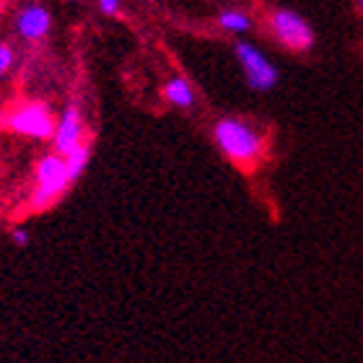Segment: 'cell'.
Masks as SVG:
<instances>
[{"instance_id": "277c9868", "label": "cell", "mask_w": 363, "mask_h": 363, "mask_svg": "<svg viewBox=\"0 0 363 363\" xmlns=\"http://www.w3.org/2000/svg\"><path fill=\"white\" fill-rule=\"evenodd\" d=\"M236 57L242 62V68H244V73H247V81H250L252 89L267 91L270 86H275L278 73H275L270 60L259 52L257 47L247 45V42H239V45H236Z\"/></svg>"}, {"instance_id": "3957f363", "label": "cell", "mask_w": 363, "mask_h": 363, "mask_svg": "<svg viewBox=\"0 0 363 363\" xmlns=\"http://www.w3.org/2000/svg\"><path fill=\"white\" fill-rule=\"evenodd\" d=\"M272 31L291 50H309L314 45V31L294 11H275L272 13Z\"/></svg>"}, {"instance_id": "7a4b0ae2", "label": "cell", "mask_w": 363, "mask_h": 363, "mask_svg": "<svg viewBox=\"0 0 363 363\" xmlns=\"http://www.w3.org/2000/svg\"><path fill=\"white\" fill-rule=\"evenodd\" d=\"M68 167H65V156H45L39 161L37 169V192L31 197V208L34 211H45L65 192V187L70 184Z\"/></svg>"}, {"instance_id": "ba28073f", "label": "cell", "mask_w": 363, "mask_h": 363, "mask_svg": "<svg viewBox=\"0 0 363 363\" xmlns=\"http://www.w3.org/2000/svg\"><path fill=\"white\" fill-rule=\"evenodd\" d=\"M86 161H89V148L84 143H78L73 151L65 153V167H68V174L70 179H78L81 172L86 169Z\"/></svg>"}, {"instance_id": "7c38bea8", "label": "cell", "mask_w": 363, "mask_h": 363, "mask_svg": "<svg viewBox=\"0 0 363 363\" xmlns=\"http://www.w3.org/2000/svg\"><path fill=\"white\" fill-rule=\"evenodd\" d=\"M99 6L104 13H117V8H120V0H99Z\"/></svg>"}, {"instance_id": "5bb4252c", "label": "cell", "mask_w": 363, "mask_h": 363, "mask_svg": "<svg viewBox=\"0 0 363 363\" xmlns=\"http://www.w3.org/2000/svg\"><path fill=\"white\" fill-rule=\"evenodd\" d=\"M361 3H363V0H361Z\"/></svg>"}, {"instance_id": "8992f818", "label": "cell", "mask_w": 363, "mask_h": 363, "mask_svg": "<svg viewBox=\"0 0 363 363\" xmlns=\"http://www.w3.org/2000/svg\"><path fill=\"white\" fill-rule=\"evenodd\" d=\"M81 135H84V122H81V114H78L76 106H68L65 114L60 117V125L55 130V148L57 153L73 151L78 143H81Z\"/></svg>"}, {"instance_id": "4fadbf2b", "label": "cell", "mask_w": 363, "mask_h": 363, "mask_svg": "<svg viewBox=\"0 0 363 363\" xmlns=\"http://www.w3.org/2000/svg\"><path fill=\"white\" fill-rule=\"evenodd\" d=\"M13 242L21 244V247H26V244H29V236L23 234V231H13Z\"/></svg>"}, {"instance_id": "5b68a950", "label": "cell", "mask_w": 363, "mask_h": 363, "mask_svg": "<svg viewBox=\"0 0 363 363\" xmlns=\"http://www.w3.org/2000/svg\"><path fill=\"white\" fill-rule=\"evenodd\" d=\"M8 125L11 130L16 133H21V135H29V138H50L55 135V125L52 114L47 112L42 104H26L21 109H16L11 117H8Z\"/></svg>"}, {"instance_id": "9c48e42d", "label": "cell", "mask_w": 363, "mask_h": 363, "mask_svg": "<svg viewBox=\"0 0 363 363\" xmlns=\"http://www.w3.org/2000/svg\"><path fill=\"white\" fill-rule=\"evenodd\" d=\"M167 99L177 106H189L195 96H192V89H189L182 78H174V81H169V86H167Z\"/></svg>"}, {"instance_id": "30bf717a", "label": "cell", "mask_w": 363, "mask_h": 363, "mask_svg": "<svg viewBox=\"0 0 363 363\" xmlns=\"http://www.w3.org/2000/svg\"><path fill=\"white\" fill-rule=\"evenodd\" d=\"M218 23L228 31H247L250 29V18L239 11H226V13L218 16Z\"/></svg>"}, {"instance_id": "6da1fadb", "label": "cell", "mask_w": 363, "mask_h": 363, "mask_svg": "<svg viewBox=\"0 0 363 363\" xmlns=\"http://www.w3.org/2000/svg\"><path fill=\"white\" fill-rule=\"evenodd\" d=\"M216 143L236 164H252L262 153V138L242 120H220L216 125Z\"/></svg>"}, {"instance_id": "52a82bcc", "label": "cell", "mask_w": 363, "mask_h": 363, "mask_svg": "<svg viewBox=\"0 0 363 363\" xmlns=\"http://www.w3.org/2000/svg\"><path fill=\"white\" fill-rule=\"evenodd\" d=\"M47 29H50V16H47L45 8L31 6L18 16V31L26 39H42L47 34Z\"/></svg>"}, {"instance_id": "8fae6325", "label": "cell", "mask_w": 363, "mask_h": 363, "mask_svg": "<svg viewBox=\"0 0 363 363\" xmlns=\"http://www.w3.org/2000/svg\"><path fill=\"white\" fill-rule=\"evenodd\" d=\"M11 60H13V55H11V50L8 47L0 45V76L8 70V65H11Z\"/></svg>"}]
</instances>
